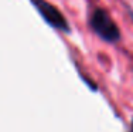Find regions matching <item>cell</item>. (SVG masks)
Wrapping results in <instances>:
<instances>
[{
    "instance_id": "obj_1",
    "label": "cell",
    "mask_w": 133,
    "mask_h": 132,
    "mask_svg": "<svg viewBox=\"0 0 133 132\" xmlns=\"http://www.w3.org/2000/svg\"><path fill=\"white\" fill-rule=\"evenodd\" d=\"M88 26L105 43L115 44L119 43L120 39H122L119 26L110 17V14L102 7L94 9V11L88 17Z\"/></svg>"
},
{
    "instance_id": "obj_2",
    "label": "cell",
    "mask_w": 133,
    "mask_h": 132,
    "mask_svg": "<svg viewBox=\"0 0 133 132\" xmlns=\"http://www.w3.org/2000/svg\"><path fill=\"white\" fill-rule=\"evenodd\" d=\"M30 3L34 6L37 13L50 27L64 34L71 33V26H69L68 20L57 6H54L48 0H30Z\"/></svg>"
},
{
    "instance_id": "obj_3",
    "label": "cell",
    "mask_w": 133,
    "mask_h": 132,
    "mask_svg": "<svg viewBox=\"0 0 133 132\" xmlns=\"http://www.w3.org/2000/svg\"><path fill=\"white\" fill-rule=\"evenodd\" d=\"M132 132H133V124H132Z\"/></svg>"
}]
</instances>
